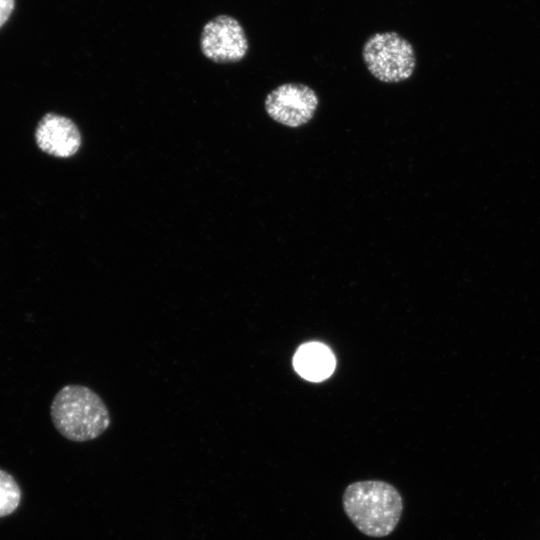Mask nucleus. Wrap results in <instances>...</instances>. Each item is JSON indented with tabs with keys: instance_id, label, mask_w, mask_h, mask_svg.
Wrapping results in <instances>:
<instances>
[{
	"instance_id": "obj_6",
	"label": "nucleus",
	"mask_w": 540,
	"mask_h": 540,
	"mask_svg": "<svg viewBox=\"0 0 540 540\" xmlns=\"http://www.w3.org/2000/svg\"><path fill=\"white\" fill-rule=\"evenodd\" d=\"M35 137L41 150L61 158L73 156L81 146V134L76 124L54 113H48L42 118Z\"/></svg>"
},
{
	"instance_id": "obj_2",
	"label": "nucleus",
	"mask_w": 540,
	"mask_h": 540,
	"mask_svg": "<svg viewBox=\"0 0 540 540\" xmlns=\"http://www.w3.org/2000/svg\"><path fill=\"white\" fill-rule=\"evenodd\" d=\"M50 414L57 431L74 442L93 440L110 426L106 404L94 390L83 385L63 386L51 403Z\"/></svg>"
},
{
	"instance_id": "obj_8",
	"label": "nucleus",
	"mask_w": 540,
	"mask_h": 540,
	"mask_svg": "<svg viewBox=\"0 0 540 540\" xmlns=\"http://www.w3.org/2000/svg\"><path fill=\"white\" fill-rule=\"evenodd\" d=\"M21 499L20 488L15 479L0 469V517L14 512Z\"/></svg>"
},
{
	"instance_id": "obj_9",
	"label": "nucleus",
	"mask_w": 540,
	"mask_h": 540,
	"mask_svg": "<svg viewBox=\"0 0 540 540\" xmlns=\"http://www.w3.org/2000/svg\"><path fill=\"white\" fill-rule=\"evenodd\" d=\"M13 9L14 0H0V27L8 20Z\"/></svg>"
},
{
	"instance_id": "obj_3",
	"label": "nucleus",
	"mask_w": 540,
	"mask_h": 540,
	"mask_svg": "<svg viewBox=\"0 0 540 540\" xmlns=\"http://www.w3.org/2000/svg\"><path fill=\"white\" fill-rule=\"evenodd\" d=\"M362 57L372 76L385 83L407 80L416 67L412 44L393 31L372 34L363 45Z\"/></svg>"
},
{
	"instance_id": "obj_5",
	"label": "nucleus",
	"mask_w": 540,
	"mask_h": 540,
	"mask_svg": "<svg viewBox=\"0 0 540 540\" xmlns=\"http://www.w3.org/2000/svg\"><path fill=\"white\" fill-rule=\"evenodd\" d=\"M200 47L204 56L216 63L242 60L248 51V39L237 19L218 15L208 21L201 32Z\"/></svg>"
},
{
	"instance_id": "obj_1",
	"label": "nucleus",
	"mask_w": 540,
	"mask_h": 540,
	"mask_svg": "<svg viewBox=\"0 0 540 540\" xmlns=\"http://www.w3.org/2000/svg\"><path fill=\"white\" fill-rule=\"evenodd\" d=\"M342 499L344 511L355 527L375 538L391 534L403 511L398 490L380 480L354 482L346 487Z\"/></svg>"
},
{
	"instance_id": "obj_4",
	"label": "nucleus",
	"mask_w": 540,
	"mask_h": 540,
	"mask_svg": "<svg viewBox=\"0 0 540 540\" xmlns=\"http://www.w3.org/2000/svg\"><path fill=\"white\" fill-rule=\"evenodd\" d=\"M319 104L316 92L302 83H285L273 89L264 102L274 121L292 128L308 123Z\"/></svg>"
},
{
	"instance_id": "obj_7",
	"label": "nucleus",
	"mask_w": 540,
	"mask_h": 540,
	"mask_svg": "<svg viewBox=\"0 0 540 540\" xmlns=\"http://www.w3.org/2000/svg\"><path fill=\"white\" fill-rule=\"evenodd\" d=\"M335 364L332 351L319 342L303 344L298 348L293 358L296 372L312 382L327 379L333 373Z\"/></svg>"
}]
</instances>
